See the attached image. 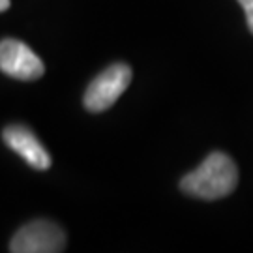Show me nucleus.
Masks as SVG:
<instances>
[{"mask_svg": "<svg viewBox=\"0 0 253 253\" xmlns=\"http://www.w3.org/2000/svg\"><path fill=\"white\" fill-rule=\"evenodd\" d=\"M0 72L19 81H36L45 73V64L27 43L8 38L0 42Z\"/></svg>", "mask_w": 253, "mask_h": 253, "instance_id": "obj_4", "label": "nucleus"}, {"mask_svg": "<svg viewBox=\"0 0 253 253\" xmlns=\"http://www.w3.org/2000/svg\"><path fill=\"white\" fill-rule=\"evenodd\" d=\"M238 2L244 8L246 19H248V28H250V32L253 34V0H238Z\"/></svg>", "mask_w": 253, "mask_h": 253, "instance_id": "obj_6", "label": "nucleus"}, {"mask_svg": "<svg viewBox=\"0 0 253 253\" xmlns=\"http://www.w3.org/2000/svg\"><path fill=\"white\" fill-rule=\"evenodd\" d=\"M9 8V0H0V11H6Z\"/></svg>", "mask_w": 253, "mask_h": 253, "instance_id": "obj_7", "label": "nucleus"}, {"mask_svg": "<svg viewBox=\"0 0 253 253\" xmlns=\"http://www.w3.org/2000/svg\"><path fill=\"white\" fill-rule=\"evenodd\" d=\"M4 143L17 152L25 162L34 167L38 171H45L51 167V156L45 150V146L40 143L38 139L28 127L25 126H8L4 129Z\"/></svg>", "mask_w": 253, "mask_h": 253, "instance_id": "obj_5", "label": "nucleus"}, {"mask_svg": "<svg viewBox=\"0 0 253 253\" xmlns=\"http://www.w3.org/2000/svg\"><path fill=\"white\" fill-rule=\"evenodd\" d=\"M238 184L235 162L223 152H212L195 171L188 172L180 182V190L191 197L216 201L233 193Z\"/></svg>", "mask_w": 253, "mask_h": 253, "instance_id": "obj_1", "label": "nucleus"}, {"mask_svg": "<svg viewBox=\"0 0 253 253\" xmlns=\"http://www.w3.org/2000/svg\"><path fill=\"white\" fill-rule=\"evenodd\" d=\"M131 83V70L127 64H113L107 70L98 73L88 88L84 90L83 103L90 113H101L109 109L124 94Z\"/></svg>", "mask_w": 253, "mask_h": 253, "instance_id": "obj_2", "label": "nucleus"}, {"mask_svg": "<svg viewBox=\"0 0 253 253\" xmlns=\"http://www.w3.org/2000/svg\"><path fill=\"white\" fill-rule=\"evenodd\" d=\"M66 248V235L60 227L36 219L23 225L9 242V252L13 253H58Z\"/></svg>", "mask_w": 253, "mask_h": 253, "instance_id": "obj_3", "label": "nucleus"}]
</instances>
